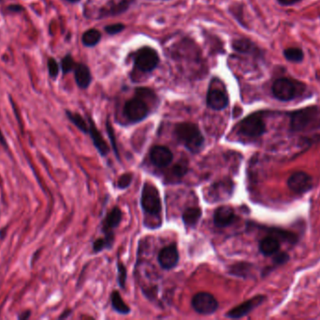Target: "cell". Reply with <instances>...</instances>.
Masks as SVG:
<instances>
[{
	"mask_svg": "<svg viewBox=\"0 0 320 320\" xmlns=\"http://www.w3.org/2000/svg\"><path fill=\"white\" fill-rule=\"evenodd\" d=\"M177 141L191 153H200L205 145V139L200 128L194 123H178L174 129Z\"/></svg>",
	"mask_w": 320,
	"mask_h": 320,
	"instance_id": "cell-2",
	"label": "cell"
},
{
	"mask_svg": "<svg viewBox=\"0 0 320 320\" xmlns=\"http://www.w3.org/2000/svg\"><path fill=\"white\" fill-rule=\"evenodd\" d=\"M187 164L185 162H178L174 167H172L171 172L173 176H175L178 179L183 177L187 173Z\"/></svg>",
	"mask_w": 320,
	"mask_h": 320,
	"instance_id": "cell-32",
	"label": "cell"
},
{
	"mask_svg": "<svg viewBox=\"0 0 320 320\" xmlns=\"http://www.w3.org/2000/svg\"><path fill=\"white\" fill-rule=\"evenodd\" d=\"M29 315H30V312H27V313H26V314H25V315H21V316H20V318H22V319H25V318H27V317H28Z\"/></svg>",
	"mask_w": 320,
	"mask_h": 320,
	"instance_id": "cell-41",
	"label": "cell"
},
{
	"mask_svg": "<svg viewBox=\"0 0 320 320\" xmlns=\"http://www.w3.org/2000/svg\"><path fill=\"white\" fill-rule=\"evenodd\" d=\"M72 313V311L71 310H69V311H66L64 312V313L62 314V315H60V317L59 318H66V317H68L70 314Z\"/></svg>",
	"mask_w": 320,
	"mask_h": 320,
	"instance_id": "cell-40",
	"label": "cell"
},
{
	"mask_svg": "<svg viewBox=\"0 0 320 320\" xmlns=\"http://www.w3.org/2000/svg\"><path fill=\"white\" fill-rule=\"evenodd\" d=\"M47 67H48L49 76H50L52 79H56L57 76H58L59 72H60V70H61L58 62L56 61L55 59H53V58H49L48 62H47Z\"/></svg>",
	"mask_w": 320,
	"mask_h": 320,
	"instance_id": "cell-29",
	"label": "cell"
},
{
	"mask_svg": "<svg viewBox=\"0 0 320 320\" xmlns=\"http://www.w3.org/2000/svg\"><path fill=\"white\" fill-rule=\"evenodd\" d=\"M111 247L110 242L104 238V239H98L94 242L93 250L95 253H98V252H101L104 249H110Z\"/></svg>",
	"mask_w": 320,
	"mask_h": 320,
	"instance_id": "cell-35",
	"label": "cell"
},
{
	"mask_svg": "<svg viewBox=\"0 0 320 320\" xmlns=\"http://www.w3.org/2000/svg\"><path fill=\"white\" fill-rule=\"evenodd\" d=\"M150 160L155 167L165 168L173 160V154L169 147L165 146H155L151 149Z\"/></svg>",
	"mask_w": 320,
	"mask_h": 320,
	"instance_id": "cell-13",
	"label": "cell"
},
{
	"mask_svg": "<svg viewBox=\"0 0 320 320\" xmlns=\"http://www.w3.org/2000/svg\"><path fill=\"white\" fill-rule=\"evenodd\" d=\"M191 305L200 314H212L218 309V301L208 292L196 294L191 300Z\"/></svg>",
	"mask_w": 320,
	"mask_h": 320,
	"instance_id": "cell-8",
	"label": "cell"
},
{
	"mask_svg": "<svg viewBox=\"0 0 320 320\" xmlns=\"http://www.w3.org/2000/svg\"><path fill=\"white\" fill-rule=\"evenodd\" d=\"M229 97L226 91L213 86L210 87L206 96L207 106L215 111H221L229 105Z\"/></svg>",
	"mask_w": 320,
	"mask_h": 320,
	"instance_id": "cell-11",
	"label": "cell"
},
{
	"mask_svg": "<svg viewBox=\"0 0 320 320\" xmlns=\"http://www.w3.org/2000/svg\"><path fill=\"white\" fill-rule=\"evenodd\" d=\"M130 5H131L130 0H123L120 3H118L116 5L110 8V10L103 13L102 15L106 16V15H116V14H122V13H124L127 10V8L130 7Z\"/></svg>",
	"mask_w": 320,
	"mask_h": 320,
	"instance_id": "cell-28",
	"label": "cell"
},
{
	"mask_svg": "<svg viewBox=\"0 0 320 320\" xmlns=\"http://www.w3.org/2000/svg\"><path fill=\"white\" fill-rule=\"evenodd\" d=\"M234 185L232 181L229 180H224L214 183L210 190V196L214 200L222 201L224 198L229 197L233 192Z\"/></svg>",
	"mask_w": 320,
	"mask_h": 320,
	"instance_id": "cell-14",
	"label": "cell"
},
{
	"mask_svg": "<svg viewBox=\"0 0 320 320\" xmlns=\"http://www.w3.org/2000/svg\"><path fill=\"white\" fill-rule=\"evenodd\" d=\"M134 67L143 73L153 72L159 64L157 51L148 46L142 47L133 56Z\"/></svg>",
	"mask_w": 320,
	"mask_h": 320,
	"instance_id": "cell-6",
	"label": "cell"
},
{
	"mask_svg": "<svg viewBox=\"0 0 320 320\" xmlns=\"http://www.w3.org/2000/svg\"><path fill=\"white\" fill-rule=\"evenodd\" d=\"M149 112L150 109L148 104L140 96L134 97L124 103V117L132 123H137L145 120Z\"/></svg>",
	"mask_w": 320,
	"mask_h": 320,
	"instance_id": "cell-7",
	"label": "cell"
},
{
	"mask_svg": "<svg viewBox=\"0 0 320 320\" xmlns=\"http://www.w3.org/2000/svg\"><path fill=\"white\" fill-rule=\"evenodd\" d=\"M239 134L248 138H260L266 133V123L261 113L251 114L239 123Z\"/></svg>",
	"mask_w": 320,
	"mask_h": 320,
	"instance_id": "cell-4",
	"label": "cell"
},
{
	"mask_svg": "<svg viewBox=\"0 0 320 320\" xmlns=\"http://www.w3.org/2000/svg\"><path fill=\"white\" fill-rule=\"evenodd\" d=\"M125 27L123 24H113L105 27V31L106 33L110 34V35H115V34L120 33L124 30Z\"/></svg>",
	"mask_w": 320,
	"mask_h": 320,
	"instance_id": "cell-36",
	"label": "cell"
},
{
	"mask_svg": "<svg viewBox=\"0 0 320 320\" xmlns=\"http://www.w3.org/2000/svg\"><path fill=\"white\" fill-rule=\"evenodd\" d=\"M266 299H267V297L264 295H257L255 297L251 298L250 300H245L244 302L239 304L238 306L234 307L231 310H229L226 314V316L229 318H232V319L242 318L243 316L251 313L253 310H255V308L261 306L262 303L266 300Z\"/></svg>",
	"mask_w": 320,
	"mask_h": 320,
	"instance_id": "cell-10",
	"label": "cell"
},
{
	"mask_svg": "<svg viewBox=\"0 0 320 320\" xmlns=\"http://www.w3.org/2000/svg\"><path fill=\"white\" fill-rule=\"evenodd\" d=\"M111 305L112 308L119 313L127 314L131 312V308L125 304L124 300H122L121 295L118 291H113L111 296Z\"/></svg>",
	"mask_w": 320,
	"mask_h": 320,
	"instance_id": "cell-24",
	"label": "cell"
},
{
	"mask_svg": "<svg viewBox=\"0 0 320 320\" xmlns=\"http://www.w3.org/2000/svg\"><path fill=\"white\" fill-rule=\"evenodd\" d=\"M66 115H67L68 119L71 120L72 123L77 127L80 131H82L85 134H88V132H89V124L86 123L85 119L80 114L74 113V112L67 110Z\"/></svg>",
	"mask_w": 320,
	"mask_h": 320,
	"instance_id": "cell-25",
	"label": "cell"
},
{
	"mask_svg": "<svg viewBox=\"0 0 320 320\" xmlns=\"http://www.w3.org/2000/svg\"><path fill=\"white\" fill-rule=\"evenodd\" d=\"M284 57L289 62L299 63L304 60V53L299 47H289L284 50Z\"/></svg>",
	"mask_w": 320,
	"mask_h": 320,
	"instance_id": "cell-26",
	"label": "cell"
},
{
	"mask_svg": "<svg viewBox=\"0 0 320 320\" xmlns=\"http://www.w3.org/2000/svg\"><path fill=\"white\" fill-rule=\"evenodd\" d=\"M76 64L77 63L72 58V55L70 54L66 55L65 57L61 60V63H60V69L62 71V74L66 75V74H70L71 72H73Z\"/></svg>",
	"mask_w": 320,
	"mask_h": 320,
	"instance_id": "cell-27",
	"label": "cell"
},
{
	"mask_svg": "<svg viewBox=\"0 0 320 320\" xmlns=\"http://www.w3.org/2000/svg\"><path fill=\"white\" fill-rule=\"evenodd\" d=\"M106 128H107V132H108L109 138H110V140H111V146H112V148H113V151H114V153L116 155L118 160L120 161V158H119V151H118L117 144H116V138H115V134H114V131H113L112 126H111V122H110V120H107V122H106Z\"/></svg>",
	"mask_w": 320,
	"mask_h": 320,
	"instance_id": "cell-31",
	"label": "cell"
},
{
	"mask_svg": "<svg viewBox=\"0 0 320 320\" xmlns=\"http://www.w3.org/2000/svg\"><path fill=\"white\" fill-rule=\"evenodd\" d=\"M252 270H253V264L247 263V262H240L230 267L229 274L246 279L251 276Z\"/></svg>",
	"mask_w": 320,
	"mask_h": 320,
	"instance_id": "cell-22",
	"label": "cell"
},
{
	"mask_svg": "<svg viewBox=\"0 0 320 320\" xmlns=\"http://www.w3.org/2000/svg\"><path fill=\"white\" fill-rule=\"evenodd\" d=\"M7 10H8L9 12L14 13V14H18V13L24 12V11H25V8L23 7L22 5H20V4H12V5H9V6L7 7Z\"/></svg>",
	"mask_w": 320,
	"mask_h": 320,
	"instance_id": "cell-37",
	"label": "cell"
},
{
	"mask_svg": "<svg viewBox=\"0 0 320 320\" xmlns=\"http://www.w3.org/2000/svg\"><path fill=\"white\" fill-rule=\"evenodd\" d=\"M232 48L236 52L245 55H252L255 57H262L261 49L248 39H237L232 41Z\"/></svg>",
	"mask_w": 320,
	"mask_h": 320,
	"instance_id": "cell-19",
	"label": "cell"
},
{
	"mask_svg": "<svg viewBox=\"0 0 320 320\" xmlns=\"http://www.w3.org/2000/svg\"><path fill=\"white\" fill-rule=\"evenodd\" d=\"M122 211L119 207H113L109 214H107L105 220L103 221L102 230L105 234L111 233L112 229L119 226V224L122 221Z\"/></svg>",
	"mask_w": 320,
	"mask_h": 320,
	"instance_id": "cell-20",
	"label": "cell"
},
{
	"mask_svg": "<svg viewBox=\"0 0 320 320\" xmlns=\"http://www.w3.org/2000/svg\"><path fill=\"white\" fill-rule=\"evenodd\" d=\"M66 2H69V3H72V4H74V3H78L79 1H81V0H64Z\"/></svg>",
	"mask_w": 320,
	"mask_h": 320,
	"instance_id": "cell-42",
	"label": "cell"
},
{
	"mask_svg": "<svg viewBox=\"0 0 320 320\" xmlns=\"http://www.w3.org/2000/svg\"><path fill=\"white\" fill-rule=\"evenodd\" d=\"M141 204L144 212L152 216H157L161 211V201L157 187L145 182L141 197Z\"/></svg>",
	"mask_w": 320,
	"mask_h": 320,
	"instance_id": "cell-5",
	"label": "cell"
},
{
	"mask_svg": "<svg viewBox=\"0 0 320 320\" xmlns=\"http://www.w3.org/2000/svg\"><path fill=\"white\" fill-rule=\"evenodd\" d=\"M279 4H281L283 6H288V5H292L294 3H297L299 0H277Z\"/></svg>",
	"mask_w": 320,
	"mask_h": 320,
	"instance_id": "cell-38",
	"label": "cell"
},
{
	"mask_svg": "<svg viewBox=\"0 0 320 320\" xmlns=\"http://www.w3.org/2000/svg\"><path fill=\"white\" fill-rule=\"evenodd\" d=\"M305 85L301 82L287 77L278 78L272 86V92L275 99L281 101H290L300 96L305 90Z\"/></svg>",
	"mask_w": 320,
	"mask_h": 320,
	"instance_id": "cell-3",
	"label": "cell"
},
{
	"mask_svg": "<svg viewBox=\"0 0 320 320\" xmlns=\"http://www.w3.org/2000/svg\"><path fill=\"white\" fill-rule=\"evenodd\" d=\"M88 122H89V132L88 134L91 136L92 141L95 147L97 148L98 153L101 156H106L109 152V147L107 145V143L105 142L104 138L102 137L101 134L99 133L98 128L95 125V122L93 121L91 118H88Z\"/></svg>",
	"mask_w": 320,
	"mask_h": 320,
	"instance_id": "cell-17",
	"label": "cell"
},
{
	"mask_svg": "<svg viewBox=\"0 0 320 320\" xmlns=\"http://www.w3.org/2000/svg\"><path fill=\"white\" fill-rule=\"evenodd\" d=\"M117 281L119 284V287L124 289L125 287V282H126V277H127V273H126V268L124 266V263L121 261H117Z\"/></svg>",
	"mask_w": 320,
	"mask_h": 320,
	"instance_id": "cell-30",
	"label": "cell"
},
{
	"mask_svg": "<svg viewBox=\"0 0 320 320\" xmlns=\"http://www.w3.org/2000/svg\"><path fill=\"white\" fill-rule=\"evenodd\" d=\"M280 248H281L280 239L278 237H276L274 234H271L267 237L263 238L260 241V245H259L260 252L264 256L275 255V253H277L280 251Z\"/></svg>",
	"mask_w": 320,
	"mask_h": 320,
	"instance_id": "cell-16",
	"label": "cell"
},
{
	"mask_svg": "<svg viewBox=\"0 0 320 320\" xmlns=\"http://www.w3.org/2000/svg\"><path fill=\"white\" fill-rule=\"evenodd\" d=\"M202 215H203V210L201 207H187L184 209L183 215H182L183 224L186 227H196L197 224L202 218Z\"/></svg>",
	"mask_w": 320,
	"mask_h": 320,
	"instance_id": "cell-21",
	"label": "cell"
},
{
	"mask_svg": "<svg viewBox=\"0 0 320 320\" xmlns=\"http://www.w3.org/2000/svg\"><path fill=\"white\" fill-rule=\"evenodd\" d=\"M101 39V34L98 29L91 28L86 30L82 36V42L86 47H94L98 44Z\"/></svg>",
	"mask_w": 320,
	"mask_h": 320,
	"instance_id": "cell-23",
	"label": "cell"
},
{
	"mask_svg": "<svg viewBox=\"0 0 320 320\" xmlns=\"http://www.w3.org/2000/svg\"><path fill=\"white\" fill-rule=\"evenodd\" d=\"M319 129V107L311 105L289 113V130L291 133H306Z\"/></svg>",
	"mask_w": 320,
	"mask_h": 320,
	"instance_id": "cell-1",
	"label": "cell"
},
{
	"mask_svg": "<svg viewBox=\"0 0 320 320\" xmlns=\"http://www.w3.org/2000/svg\"><path fill=\"white\" fill-rule=\"evenodd\" d=\"M0 144L3 146L4 147H8V145H7V141L5 139V137H4V135L2 134V132H1V130H0Z\"/></svg>",
	"mask_w": 320,
	"mask_h": 320,
	"instance_id": "cell-39",
	"label": "cell"
},
{
	"mask_svg": "<svg viewBox=\"0 0 320 320\" xmlns=\"http://www.w3.org/2000/svg\"><path fill=\"white\" fill-rule=\"evenodd\" d=\"M74 79L80 88L86 89L92 82V74L88 66L84 63H77L74 68Z\"/></svg>",
	"mask_w": 320,
	"mask_h": 320,
	"instance_id": "cell-18",
	"label": "cell"
},
{
	"mask_svg": "<svg viewBox=\"0 0 320 320\" xmlns=\"http://www.w3.org/2000/svg\"><path fill=\"white\" fill-rule=\"evenodd\" d=\"M158 263L164 270H171L175 268L179 262V252L176 243H171L170 245L164 247L158 253Z\"/></svg>",
	"mask_w": 320,
	"mask_h": 320,
	"instance_id": "cell-12",
	"label": "cell"
},
{
	"mask_svg": "<svg viewBox=\"0 0 320 320\" xmlns=\"http://www.w3.org/2000/svg\"><path fill=\"white\" fill-rule=\"evenodd\" d=\"M288 186L294 194H306L313 189V178L304 171H297L288 178Z\"/></svg>",
	"mask_w": 320,
	"mask_h": 320,
	"instance_id": "cell-9",
	"label": "cell"
},
{
	"mask_svg": "<svg viewBox=\"0 0 320 320\" xmlns=\"http://www.w3.org/2000/svg\"><path fill=\"white\" fill-rule=\"evenodd\" d=\"M274 256L275 257H274V267L273 269L285 265L290 259L289 254L288 253H285V252H278V253H275Z\"/></svg>",
	"mask_w": 320,
	"mask_h": 320,
	"instance_id": "cell-33",
	"label": "cell"
},
{
	"mask_svg": "<svg viewBox=\"0 0 320 320\" xmlns=\"http://www.w3.org/2000/svg\"><path fill=\"white\" fill-rule=\"evenodd\" d=\"M235 220V212L233 208L229 206L217 207L214 214V224L219 228L229 227Z\"/></svg>",
	"mask_w": 320,
	"mask_h": 320,
	"instance_id": "cell-15",
	"label": "cell"
},
{
	"mask_svg": "<svg viewBox=\"0 0 320 320\" xmlns=\"http://www.w3.org/2000/svg\"><path fill=\"white\" fill-rule=\"evenodd\" d=\"M132 180H133V174L125 173L122 175L117 181L118 188L119 189H126L131 185Z\"/></svg>",
	"mask_w": 320,
	"mask_h": 320,
	"instance_id": "cell-34",
	"label": "cell"
}]
</instances>
